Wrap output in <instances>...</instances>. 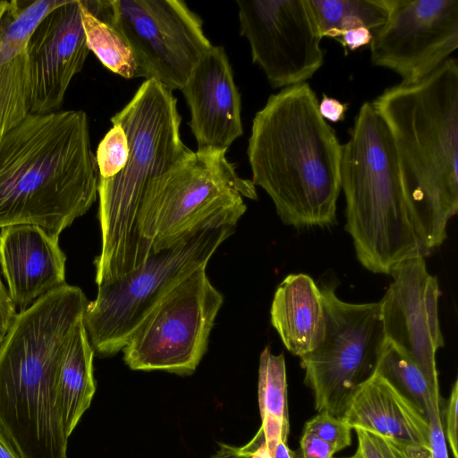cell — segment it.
Instances as JSON below:
<instances>
[{"mask_svg": "<svg viewBox=\"0 0 458 458\" xmlns=\"http://www.w3.org/2000/svg\"><path fill=\"white\" fill-rule=\"evenodd\" d=\"M342 153L307 82L271 95L253 118L247 148L251 181L267 193L284 225L336 223Z\"/></svg>", "mask_w": 458, "mask_h": 458, "instance_id": "1", "label": "cell"}, {"mask_svg": "<svg viewBox=\"0 0 458 458\" xmlns=\"http://www.w3.org/2000/svg\"><path fill=\"white\" fill-rule=\"evenodd\" d=\"M87 114H31L0 140V228L29 224L59 236L97 199Z\"/></svg>", "mask_w": 458, "mask_h": 458, "instance_id": "2", "label": "cell"}, {"mask_svg": "<svg viewBox=\"0 0 458 458\" xmlns=\"http://www.w3.org/2000/svg\"><path fill=\"white\" fill-rule=\"evenodd\" d=\"M89 301L64 284L17 313L0 344V432L21 458H66L61 360Z\"/></svg>", "mask_w": 458, "mask_h": 458, "instance_id": "3", "label": "cell"}, {"mask_svg": "<svg viewBox=\"0 0 458 458\" xmlns=\"http://www.w3.org/2000/svg\"><path fill=\"white\" fill-rule=\"evenodd\" d=\"M394 139L410 208L428 250L458 209V63L419 82L386 89L372 103Z\"/></svg>", "mask_w": 458, "mask_h": 458, "instance_id": "4", "label": "cell"}, {"mask_svg": "<svg viewBox=\"0 0 458 458\" xmlns=\"http://www.w3.org/2000/svg\"><path fill=\"white\" fill-rule=\"evenodd\" d=\"M111 121L123 127L129 156L116 175L98 179L101 250L94 261L98 285L134 269L150 255L136 226L142 198L150 182L190 150L180 134L177 99L156 80H145Z\"/></svg>", "mask_w": 458, "mask_h": 458, "instance_id": "5", "label": "cell"}, {"mask_svg": "<svg viewBox=\"0 0 458 458\" xmlns=\"http://www.w3.org/2000/svg\"><path fill=\"white\" fill-rule=\"evenodd\" d=\"M342 189L345 230L365 268L389 275L397 263L430 254L408 203L393 136L370 102L360 106L343 145Z\"/></svg>", "mask_w": 458, "mask_h": 458, "instance_id": "6", "label": "cell"}, {"mask_svg": "<svg viewBox=\"0 0 458 458\" xmlns=\"http://www.w3.org/2000/svg\"><path fill=\"white\" fill-rule=\"evenodd\" d=\"M243 197L257 199L251 180L241 178L226 150H189L148 184L136 226L151 254L171 249L214 225H235L245 213Z\"/></svg>", "mask_w": 458, "mask_h": 458, "instance_id": "7", "label": "cell"}, {"mask_svg": "<svg viewBox=\"0 0 458 458\" xmlns=\"http://www.w3.org/2000/svg\"><path fill=\"white\" fill-rule=\"evenodd\" d=\"M235 225L209 226L189 240L152 252L137 267L98 285L82 322L94 352L114 355L127 345L152 309L176 284L208 262Z\"/></svg>", "mask_w": 458, "mask_h": 458, "instance_id": "8", "label": "cell"}, {"mask_svg": "<svg viewBox=\"0 0 458 458\" xmlns=\"http://www.w3.org/2000/svg\"><path fill=\"white\" fill-rule=\"evenodd\" d=\"M320 291L325 335L315 349L300 357L301 365L316 411L342 419L354 393L375 373L385 341L380 305L342 301L331 285Z\"/></svg>", "mask_w": 458, "mask_h": 458, "instance_id": "9", "label": "cell"}, {"mask_svg": "<svg viewBox=\"0 0 458 458\" xmlns=\"http://www.w3.org/2000/svg\"><path fill=\"white\" fill-rule=\"evenodd\" d=\"M224 298L209 281L206 267L176 284L147 315L123 349L133 370L192 374L208 348Z\"/></svg>", "mask_w": 458, "mask_h": 458, "instance_id": "10", "label": "cell"}, {"mask_svg": "<svg viewBox=\"0 0 458 458\" xmlns=\"http://www.w3.org/2000/svg\"><path fill=\"white\" fill-rule=\"evenodd\" d=\"M110 20L135 54L141 78L182 89L212 47L201 19L181 0H109Z\"/></svg>", "mask_w": 458, "mask_h": 458, "instance_id": "11", "label": "cell"}, {"mask_svg": "<svg viewBox=\"0 0 458 458\" xmlns=\"http://www.w3.org/2000/svg\"><path fill=\"white\" fill-rule=\"evenodd\" d=\"M241 35L274 89L306 82L324 64L308 0H237Z\"/></svg>", "mask_w": 458, "mask_h": 458, "instance_id": "12", "label": "cell"}, {"mask_svg": "<svg viewBox=\"0 0 458 458\" xmlns=\"http://www.w3.org/2000/svg\"><path fill=\"white\" fill-rule=\"evenodd\" d=\"M369 47L374 65L394 71L402 83L420 81L458 47V0H389Z\"/></svg>", "mask_w": 458, "mask_h": 458, "instance_id": "13", "label": "cell"}, {"mask_svg": "<svg viewBox=\"0 0 458 458\" xmlns=\"http://www.w3.org/2000/svg\"><path fill=\"white\" fill-rule=\"evenodd\" d=\"M425 258L406 259L389 273L393 281L379 301L385 340L405 352L432 386L439 385L436 354L444 346L438 318L440 290Z\"/></svg>", "mask_w": 458, "mask_h": 458, "instance_id": "14", "label": "cell"}, {"mask_svg": "<svg viewBox=\"0 0 458 458\" xmlns=\"http://www.w3.org/2000/svg\"><path fill=\"white\" fill-rule=\"evenodd\" d=\"M89 52L80 0H66L44 19L27 46L31 114L59 109Z\"/></svg>", "mask_w": 458, "mask_h": 458, "instance_id": "15", "label": "cell"}, {"mask_svg": "<svg viewBox=\"0 0 458 458\" xmlns=\"http://www.w3.org/2000/svg\"><path fill=\"white\" fill-rule=\"evenodd\" d=\"M191 111L198 149H224L243 133L241 95L223 47L201 56L181 89Z\"/></svg>", "mask_w": 458, "mask_h": 458, "instance_id": "16", "label": "cell"}, {"mask_svg": "<svg viewBox=\"0 0 458 458\" xmlns=\"http://www.w3.org/2000/svg\"><path fill=\"white\" fill-rule=\"evenodd\" d=\"M58 239L35 225L1 228L0 267L9 296L20 311L65 284L66 256Z\"/></svg>", "mask_w": 458, "mask_h": 458, "instance_id": "17", "label": "cell"}, {"mask_svg": "<svg viewBox=\"0 0 458 458\" xmlns=\"http://www.w3.org/2000/svg\"><path fill=\"white\" fill-rule=\"evenodd\" d=\"M342 420L352 429L376 433L407 449L429 451L426 417L378 373L354 393Z\"/></svg>", "mask_w": 458, "mask_h": 458, "instance_id": "18", "label": "cell"}, {"mask_svg": "<svg viewBox=\"0 0 458 458\" xmlns=\"http://www.w3.org/2000/svg\"><path fill=\"white\" fill-rule=\"evenodd\" d=\"M270 320L286 349L302 356L322 341L326 314L320 288L306 274L288 275L277 286Z\"/></svg>", "mask_w": 458, "mask_h": 458, "instance_id": "19", "label": "cell"}, {"mask_svg": "<svg viewBox=\"0 0 458 458\" xmlns=\"http://www.w3.org/2000/svg\"><path fill=\"white\" fill-rule=\"evenodd\" d=\"M93 356L81 318L64 350L56 378L57 404L68 437L90 406L96 392Z\"/></svg>", "mask_w": 458, "mask_h": 458, "instance_id": "20", "label": "cell"}, {"mask_svg": "<svg viewBox=\"0 0 458 458\" xmlns=\"http://www.w3.org/2000/svg\"><path fill=\"white\" fill-rule=\"evenodd\" d=\"M258 399L261 418L259 430L274 456L279 441L287 442L290 423L287 404V379L284 356L266 347L259 358Z\"/></svg>", "mask_w": 458, "mask_h": 458, "instance_id": "21", "label": "cell"}, {"mask_svg": "<svg viewBox=\"0 0 458 458\" xmlns=\"http://www.w3.org/2000/svg\"><path fill=\"white\" fill-rule=\"evenodd\" d=\"M321 38L338 40L347 30L365 27L372 33L389 14V0H308Z\"/></svg>", "mask_w": 458, "mask_h": 458, "instance_id": "22", "label": "cell"}, {"mask_svg": "<svg viewBox=\"0 0 458 458\" xmlns=\"http://www.w3.org/2000/svg\"><path fill=\"white\" fill-rule=\"evenodd\" d=\"M86 42L102 64L126 79L141 77L140 66L130 43L110 21L92 13L80 0Z\"/></svg>", "mask_w": 458, "mask_h": 458, "instance_id": "23", "label": "cell"}, {"mask_svg": "<svg viewBox=\"0 0 458 458\" xmlns=\"http://www.w3.org/2000/svg\"><path fill=\"white\" fill-rule=\"evenodd\" d=\"M375 372L393 384L426 417L430 396L439 385H430L419 365L405 352L385 340Z\"/></svg>", "mask_w": 458, "mask_h": 458, "instance_id": "24", "label": "cell"}, {"mask_svg": "<svg viewBox=\"0 0 458 458\" xmlns=\"http://www.w3.org/2000/svg\"><path fill=\"white\" fill-rule=\"evenodd\" d=\"M30 113V73L24 51L0 64V140Z\"/></svg>", "mask_w": 458, "mask_h": 458, "instance_id": "25", "label": "cell"}, {"mask_svg": "<svg viewBox=\"0 0 458 458\" xmlns=\"http://www.w3.org/2000/svg\"><path fill=\"white\" fill-rule=\"evenodd\" d=\"M66 0L8 1L0 20V48L14 57L26 51L44 19Z\"/></svg>", "mask_w": 458, "mask_h": 458, "instance_id": "26", "label": "cell"}, {"mask_svg": "<svg viewBox=\"0 0 458 458\" xmlns=\"http://www.w3.org/2000/svg\"><path fill=\"white\" fill-rule=\"evenodd\" d=\"M112 122V128L99 142L96 162L98 179H108L121 172L129 156V146L123 127L116 122Z\"/></svg>", "mask_w": 458, "mask_h": 458, "instance_id": "27", "label": "cell"}, {"mask_svg": "<svg viewBox=\"0 0 458 458\" xmlns=\"http://www.w3.org/2000/svg\"><path fill=\"white\" fill-rule=\"evenodd\" d=\"M353 429L358 439L356 452L361 458H430L429 451L407 449L376 433Z\"/></svg>", "mask_w": 458, "mask_h": 458, "instance_id": "28", "label": "cell"}, {"mask_svg": "<svg viewBox=\"0 0 458 458\" xmlns=\"http://www.w3.org/2000/svg\"><path fill=\"white\" fill-rule=\"evenodd\" d=\"M352 429L342 419L318 412L305 423L303 431L313 433L339 452L352 444Z\"/></svg>", "mask_w": 458, "mask_h": 458, "instance_id": "29", "label": "cell"}, {"mask_svg": "<svg viewBox=\"0 0 458 458\" xmlns=\"http://www.w3.org/2000/svg\"><path fill=\"white\" fill-rule=\"evenodd\" d=\"M441 413V396L437 387L433 391L426 411L430 458H448Z\"/></svg>", "mask_w": 458, "mask_h": 458, "instance_id": "30", "label": "cell"}, {"mask_svg": "<svg viewBox=\"0 0 458 458\" xmlns=\"http://www.w3.org/2000/svg\"><path fill=\"white\" fill-rule=\"evenodd\" d=\"M457 403H458V381L455 380L448 398L445 409V437L450 445L454 458H458L457 442Z\"/></svg>", "mask_w": 458, "mask_h": 458, "instance_id": "31", "label": "cell"}, {"mask_svg": "<svg viewBox=\"0 0 458 458\" xmlns=\"http://www.w3.org/2000/svg\"><path fill=\"white\" fill-rule=\"evenodd\" d=\"M300 445L301 457L298 458H332L337 453L331 445L307 431H303Z\"/></svg>", "mask_w": 458, "mask_h": 458, "instance_id": "32", "label": "cell"}, {"mask_svg": "<svg viewBox=\"0 0 458 458\" xmlns=\"http://www.w3.org/2000/svg\"><path fill=\"white\" fill-rule=\"evenodd\" d=\"M348 106L349 103H342L323 94L321 101L318 102V112L325 120L338 123L344 120Z\"/></svg>", "mask_w": 458, "mask_h": 458, "instance_id": "33", "label": "cell"}, {"mask_svg": "<svg viewBox=\"0 0 458 458\" xmlns=\"http://www.w3.org/2000/svg\"><path fill=\"white\" fill-rule=\"evenodd\" d=\"M372 32L365 27H360L345 31L337 40L344 49L354 51L359 47L369 45Z\"/></svg>", "mask_w": 458, "mask_h": 458, "instance_id": "34", "label": "cell"}, {"mask_svg": "<svg viewBox=\"0 0 458 458\" xmlns=\"http://www.w3.org/2000/svg\"><path fill=\"white\" fill-rule=\"evenodd\" d=\"M16 315V308L0 279V329L3 332H7Z\"/></svg>", "mask_w": 458, "mask_h": 458, "instance_id": "35", "label": "cell"}, {"mask_svg": "<svg viewBox=\"0 0 458 458\" xmlns=\"http://www.w3.org/2000/svg\"><path fill=\"white\" fill-rule=\"evenodd\" d=\"M209 458H249L241 452L240 447L220 443L217 451Z\"/></svg>", "mask_w": 458, "mask_h": 458, "instance_id": "36", "label": "cell"}, {"mask_svg": "<svg viewBox=\"0 0 458 458\" xmlns=\"http://www.w3.org/2000/svg\"><path fill=\"white\" fill-rule=\"evenodd\" d=\"M273 458H298V457H297L296 454L289 448L287 442L281 440V441H279V443L277 444V445L275 449Z\"/></svg>", "mask_w": 458, "mask_h": 458, "instance_id": "37", "label": "cell"}, {"mask_svg": "<svg viewBox=\"0 0 458 458\" xmlns=\"http://www.w3.org/2000/svg\"><path fill=\"white\" fill-rule=\"evenodd\" d=\"M0 458H21L0 432Z\"/></svg>", "mask_w": 458, "mask_h": 458, "instance_id": "38", "label": "cell"}, {"mask_svg": "<svg viewBox=\"0 0 458 458\" xmlns=\"http://www.w3.org/2000/svg\"><path fill=\"white\" fill-rule=\"evenodd\" d=\"M7 3H8V1H5V0L0 1V20L6 9Z\"/></svg>", "mask_w": 458, "mask_h": 458, "instance_id": "39", "label": "cell"}, {"mask_svg": "<svg viewBox=\"0 0 458 458\" xmlns=\"http://www.w3.org/2000/svg\"><path fill=\"white\" fill-rule=\"evenodd\" d=\"M332 458H335V457H332ZM344 458H361V457H360V455L357 452H355V454L352 456H351V457H344Z\"/></svg>", "mask_w": 458, "mask_h": 458, "instance_id": "40", "label": "cell"}, {"mask_svg": "<svg viewBox=\"0 0 458 458\" xmlns=\"http://www.w3.org/2000/svg\"><path fill=\"white\" fill-rule=\"evenodd\" d=\"M4 335H5V333H4V332H3V331L0 329V344H1L2 341H3V339H4Z\"/></svg>", "mask_w": 458, "mask_h": 458, "instance_id": "41", "label": "cell"}]
</instances>
